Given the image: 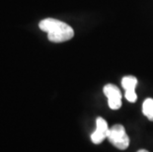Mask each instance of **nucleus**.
Listing matches in <instances>:
<instances>
[{
    "label": "nucleus",
    "instance_id": "obj_7",
    "mask_svg": "<svg viewBox=\"0 0 153 152\" xmlns=\"http://www.w3.org/2000/svg\"><path fill=\"white\" fill-rule=\"evenodd\" d=\"M137 152H149L147 150H145V149H140V150H138Z\"/></svg>",
    "mask_w": 153,
    "mask_h": 152
},
{
    "label": "nucleus",
    "instance_id": "obj_5",
    "mask_svg": "<svg viewBox=\"0 0 153 152\" xmlns=\"http://www.w3.org/2000/svg\"><path fill=\"white\" fill-rule=\"evenodd\" d=\"M122 85L126 90V99L128 102L134 103L137 99V95L135 93V87L137 85V79L134 76H125L122 80Z\"/></svg>",
    "mask_w": 153,
    "mask_h": 152
},
{
    "label": "nucleus",
    "instance_id": "obj_6",
    "mask_svg": "<svg viewBox=\"0 0 153 152\" xmlns=\"http://www.w3.org/2000/svg\"><path fill=\"white\" fill-rule=\"evenodd\" d=\"M142 113L149 121L153 122V99L147 98L142 104Z\"/></svg>",
    "mask_w": 153,
    "mask_h": 152
},
{
    "label": "nucleus",
    "instance_id": "obj_2",
    "mask_svg": "<svg viewBox=\"0 0 153 152\" xmlns=\"http://www.w3.org/2000/svg\"><path fill=\"white\" fill-rule=\"evenodd\" d=\"M108 139L118 149L125 150L129 145V137L123 125H115L109 129Z\"/></svg>",
    "mask_w": 153,
    "mask_h": 152
},
{
    "label": "nucleus",
    "instance_id": "obj_1",
    "mask_svg": "<svg viewBox=\"0 0 153 152\" xmlns=\"http://www.w3.org/2000/svg\"><path fill=\"white\" fill-rule=\"evenodd\" d=\"M39 27L48 34V41L53 43H64L71 40L74 36L73 29L66 23L53 18H47L39 23Z\"/></svg>",
    "mask_w": 153,
    "mask_h": 152
},
{
    "label": "nucleus",
    "instance_id": "obj_3",
    "mask_svg": "<svg viewBox=\"0 0 153 152\" xmlns=\"http://www.w3.org/2000/svg\"><path fill=\"white\" fill-rule=\"evenodd\" d=\"M103 92L108 98V105L110 109L119 110L122 107V93L116 85L107 84L104 86Z\"/></svg>",
    "mask_w": 153,
    "mask_h": 152
},
{
    "label": "nucleus",
    "instance_id": "obj_4",
    "mask_svg": "<svg viewBox=\"0 0 153 152\" xmlns=\"http://www.w3.org/2000/svg\"><path fill=\"white\" fill-rule=\"evenodd\" d=\"M110 128L108 127L107 122L103 118H97L96 119V129L91 134V140L94 144H100L106 138H108Z\"/></svg>",
    "mask_w": 153,
    "mask_h": 152
}]
</instances>
